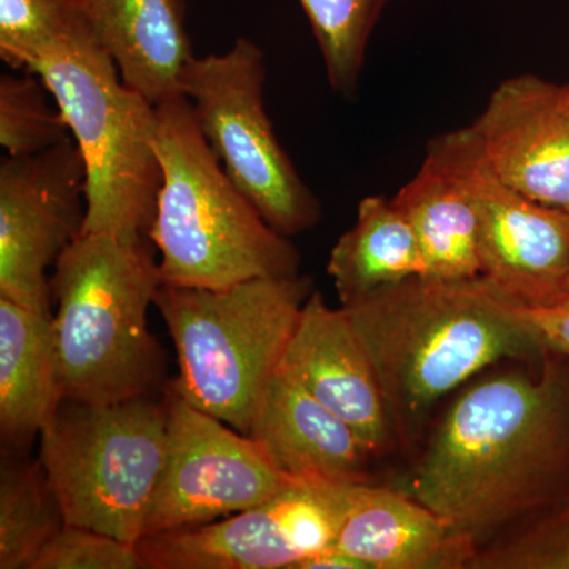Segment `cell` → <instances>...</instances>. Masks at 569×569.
<instances>
[{
    "label": "cell",
    "mask_w": 569,
    "mask_h": 569,
    "mask_svg": "<svg viewBox=\"0 0 569 569\" xmlns=\"http://www.w3.org/2000/svg\"><path fill=\"white\" fill-rule=\"evenodd\" d=\"M479 546L569 498V359L485 378L448 408L403 488Z\"/></svg>",
    "instance_id": "1"
},
{
    "label": "cell",
    "mask_w": 569,
    "mask_h": 569,
    "mask_svg": "<svg viewBox=\"0 0 569 569\" xmlns=\"http://www.w3.org/2000/svg\"><path fill=\"white\" fill-rule=\"evenodd\" d=\"M383 392L396 447L417 455L438 400L503 359L538 361L545 348L486 277H411L342 306Z\"/></svg>",
    "instance_id": "2"
},
{
    "label": "cell",
    "mask_w": 569,
    "mask_h": 569,
    "mask_svg": "<svg viewBox=\"0 0 569 569\" xmlns=\"http://www.w3.org/2000/svg\"><path fill=\"white\" fill-rule=\"evenodd\" d=\"M159 287L149 238L81 233L63 250L51 277L62 399L114 403L167 392V359L148 321Z\"/></svg>",
    "instance_id": "3"
},
{
    "label": "cell",
    "mask_w": 569,
    "mask_h": 569,
    "mask_svg": "<svg viewBox=\"0 0 569 569\" xmlns=\"http://www.w3.org/2000/svg\"><path fill=\"white\" fill-rule=\"evenodd\" d=\"M162 187L149 239L160 284L233 287L299 276L301 254L231 181L183 93L156 104Z\"/></svg>",
    "instance_id": "4"
},
{
    "label": "cell",
    "mask_w": 569,
    "mask_h": 569,
    "mask_svg": "<svg viewBox=\"0 0 569 569\" xmlns=\"http://www.w3.org/2000/svg\"><path fill=\"white\" fill-rule=\"evenodd\" d=\"M28 71L44 82L80 149L82 233L149 238L162 187L156 104L123 82L89 24L44 48Z\"/></svg>",
    "instance_id": "5"
},
{
    "label": "cell",
    "mask_w": 569,
    "mask_h": 569,
    "mask_svg": "<svg viewBox=\"0 0 569 569\" xmlns=\"http://www.w3.org/2000/svg\"><path fill=\"white\" fill-rule=\"evenodd\" d=\"M309 277L253 279L219 288L160 284L153 306L178 353L168 389L198 410L249 436L269 380L279 369Z\"/></svg>",
    "instance_id": "6"
},
{
    "label": "cell",
    "mask_w": 569,
    "mask_h": 569,
    "mask_svg": "<svg viewBox=\"0 0 569 569\" xmlns=\"http://www.w3.org/2000/svg\"><path fill=\"white\" fill-rule=\"evenodd\" d=\"M167 438V392L114 403L62 399L41 430L39 459L67 526L138 545Z\"/></svg>",
    "instance_id": "7"
},
{
    "label": "cell",
    "mask_w": 569,
    "mask_h": 569,
    "mask_svg": "<svg viewBox=\"0 0 569 569\" xmlns=\"http://www.w3.org/2000/svg\"><path fill=\"white\" fill-rule=\"evenodd\" d=\"M264 81L263 50L241 37L223 54L194 56L181 92L231 181L266 222L290 238L316 227L321 208L277 140Z\"/></svg>",
    "instance_id": "8"
},
{
    "label": "cell",
    "mask_w": 569,
    "mask_h": 569,
    "mask_svg": "<svg viewBox=\"0 0 569 569\" xmlns=\"http://www.w3.org/2000/svg\"><path fill=\"white\" fill-rule=\"evenodd\" d=\"M167 397V452L144 537L230 518L298 481L280 470L254 438L198 410L171 389Z\"/></svg>",
    "instance_id": "9"
},
{
    "label": "cell",
    "mask_w": 569,
    "mask_h": 569,
    "mask_svg": "<svg viewBox=\"0 0 569 569\" xmlns=\"http://www.w3.org/2000/svg\"><path fill=\"white\" fill-rule=\"evenodd\" d=\"M351 482L298 479L238 515L149 535L138 542L146 569H298L335 548Z\"/></svg>",
    "instance_id": "10"
},
{
    "label": "cell",
    "mask_w": 569,
    "mask_h": 569,
    "mask_svg": "<svg viewBox=\"0 0 569 569\" xmlns=\"http://www.w3.org/2000/svg\"><path fill=\"white\" fill-rule=\"evenodd\" d=\"M86 167L69 137L0 163V296L50 312L47 272L82 233Z\"/></svg>",
    "instance_id": "11"
},
{
    "label": "cell",
    "mask_w": 569,
    "mask_h": 569,
    "mask_svg": "<svg viewBox=\"0 0 569 569\" xmlns=\"http://www.w3.org/2000/svg\"><path fill=\"white\" fill-rule=\"evenodd\" d=\"M466 168L478 216L481 276L522 305L553 301L569 276V213L539 204L500 181L463 127Z\"/></svg>",
    "instance_id": "12"
},
{
    "label": "cell",
    "mask_w": 569,
    "mask_h": 569,
    "mask_svg": "<svg viewBox=\"0 0 569 569\" xmlns=\"http://www.w3.org/2000/svg\"><path fill=\"white\" fill-rule=\"evenodd\" d=\"M492 173L539 204L569 213V99L565 86L526 73L490 93L471 123Z\"/></svg>",
    "instance_id": "13"
},
{
    "label": "cell",
    "mask_w": 569,
    "mask_h": 569,
    "mask_svg": "<svg viewBox=\"0 0 569 569\" xmlns=\"http://www.w3.org/2000/svg\"><path fill=\"white\" fill-rule=\"evenodd\" d=\"M279 369L342 418L373 455L396 447L377 372L342 306L313 291L302 306Z\"/></svg>",
    "instance_id": "14"
},
{
    "label": "cell",
    "mask_w": 569,
    "mask_h": 569,
    "mask_svg": "<svg viewBox=\"0 0 569 569\" xmlns=\"http://www.w3.org/2000/svg\"><path fill=\"white\" fill-rule=\"evenodd\" d=\"M336 548L366 569H468L477 545L403 489L351 482Z\"/></svg>",
    "instance_id": "15"
},
{
    "label": "cell",
    "mask_w": 569,
    "mask_h": 569,
    "mask_svg": "<svg viewBox=\"0 0 569 569\" xmlns=\"http://www.w3.org/2000/svg\"><path fill=\"white\" fill-rule=\"evenodd\" d=\"M249 436L288 477L369 482L377 458L358 433L282 369L269 380Z\"/></svg>",
    "instance_id": "16"
},
{
    "label": "cell",
    "mask_w": 569,
    "mask_h": 569,
    "mask_svg": "<svg viewBox=\"0 0 569 569\" xmlns=\"http://www.w3.org/2000/svg\"><path fill=\"white\" fill-rule=\"evenodd\" d=\"M407 217L430 279L481 276L478 216L468 182L463 129L429 142L425 162L392 198Z\"/></svg>",
    "instance_id": "17"
},
{
    "label": "cell",
    "mask_w": 569,
    "mask_h": 569,
    "mask_svg": "<svg viewBox=\"0 0 569 569\" xmlns=\"http://www.w3.org/2000/svg\"><path fill=\"white\" fill-rule=\"evenodd\" d=\"M89 28L123 82L159 104L181 92L194 58L186 0H82Z\"/></svg>",
    "instance_id": "18"
},
{
    "label": "cell",
    "mask_w": 569,
    "mask_h": 569,
    "mask_svg": "<svg viewBox=\"0 0 569 569\" xmlns=\"http://www.w3.org/2000/svg\"><path fill=\"white\" fill-rule=\"evenodd\" d=\"M50 312L0 296V436L20 452L40 437L61 403Z\"/></svg>",
    "instance_id": "19"
},
{
    "label": "cell",
    "mask_w": 569,
    "mask_h": 569,
    "mask_svg": "<svg viewBox=\"0 0 569 569\" xmlns=\"http://www.w3.org/2000/svg\"><path fill=\"white\" fill-rule=\"evenodd\" d=\"M328 274L342 306L425 276L417 234L395 201L367 197L359 203L353 227L332 247Z\"/></svg>",
    "instance_id": "20"
},
{
    "label": "cell",
    "mask_w": 569,
    "mask_h": 569,
    "mask_svg": "<svg viewBox=\"0 0 569 569\" xmlns=\"http://www.w3.org/2000/svg\"><path fill=\"white\" fill-rule=\"evenodd\" d=\"M66 526L40 459L9 452L0 470V569H32L44 546Z\"/></svg>",
    "instance_id": "21"
},
{
    "label": "cell",
    "mask_w": 569,
    "mask_h": 569,
    "mask_svg": "<svg viewBox=\"0 0 569 569\" xmlns=\"http://www.w3.org/2000/svg\"><path fill=\"white\" fill-rule=\"evenodd\" d=\"M316 37L332 91L351 99L370 37L389 0H299Z\"/></svg>",
    "instance_id": "22"
},
{
    "label": "cell",
    "mask_w": 569,
    "mask_h": 569,
    "mask_svg": "<svg viewBox=\"0 0 569 569\" xmlns=\"http://www.w3.org/2000/svg\"><path fill=\"white\" fill-rule=\"evenodd\" d=\"M71 137L58 103L36 73L0 77V146L9 157L32 156Z\"/></svg>",
    "instance_id": "23"
},
{
    "label": "cell",
    "mask_w": 569,
    "mask_h": 569,
    "mask_svg": "<svg viewBox=\"0 0 569 569\" xmlns=\"http://www.w3.org/2000/svg\"><path fill=\"white\" fill-rule=\"evenodd\" d=\"M84 26L82 0H0V58L28 71L44 48Z\"/></svg>",
    "instance_id": "24"
},
{
    "label": "cell",
    "mask_w": 569,
    "mask_h": 569,
    "mask_svg": "<svg viewBox=\"0 0 569 569\" xmlns=\"http://www.w3.org/2000/svg\"><path fill=\"white\" fill-rule=\"evenodd\" d=\"M468 569H569V498L479 546Z\"/></svg>",
    "instance_id": "25"
},
{
    "label": "cell",
    "mask_w": 569,
    "mask_h": 569,
    "mask_svg": "<svg viewBox=\"0 0 569 569\" xmlns=\"http://www.w3.org/2000/svg\"><path fill=\"white\" fill-rule=\"evenodd\" d=\"M138 545L84 527L66 526L44 546L32 569H140Z\"/></svg>",
    "instance_id": "26"
},
{
    "label": "cell",
    "mask_w": 569,
    "mask_h": 569,
    "mask_svg": "<svg viewBox=\"0 0 569 569\" xmlns=\"http://www.w3.org/2000/svg\"><path fill=\"white\" fill-rule=\"evenodd\" d=\"M515 310L545 350L569 359V296L542 305L515 301Z\"/></svg>",
    "instance_id": "27"
},
{
    "label": "cell",
    "mask_w": 569,
    "mask_h": 569,
    "mask_svg": "<svg viewBox=\"0 0 569 569\" xmlns=\"http://www.w3.org/2000/svg\"><path fill=\"white\" fill-rule=\"evenodd\" d=\"M298 569H366V567L353 556L335 546L302 561Z\"/></svg>",
    "instance_id": "28"
},
{
    "label": "cell",
    "mask_w": 569,
    "mask_h": 569,
    "mask_svg": "<svg viewBox=\"0 0 569 569\" xmlns=\"http://www.w3.org/2000/svg\"><path fill=\"white\" fill-rule=\"evenodd\" d=\"M563 296H569V276L567 279V283H565L563 291H561L559 298H563Z\"/></svg>",
    "instance_id": "29"
},
{
    "label": "cell",
    "mask_w": 569,
    "mask_h": 569,
    "mask_svg": "<svg viewBox=\"0 0 569 569\" xmlns=\"http://www.w3.org/2000/svg\"><path fill=\"white\" fill-rule=\"evenodd\" d=\"M565 91H567V96H568V99H569V84H565Z\"/></svg>",
    "instance_id": "30"
}]
</instances>
